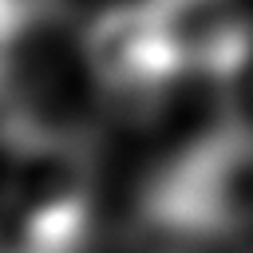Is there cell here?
<instances>
[{
  "instance_id": "obj_3",
  "label": "cell",
  "mask_w": 253,
  "mask_h": 253,
  "mask_svg": "<svg viewBox=\"0 0 253 253\" xmlns=\"http://www.w3.org/2000/svg\"><path fill=\"white\" fill-rule=\"evenodd\" d=\"M221 99V123L253 138V20H237L206 75Z\"/></svg>"
},
{
  "instance_id": "obj_2",
  "label": "cell",
  "mask_w": 253,
  "mask_h": 253,
  "mask_svg": "<svg viewBox=\"0 0 253 253\" xmlns=\"http://www.w3.org/2000/svg\"><path fill=\"white\" fill-rule=\"evenodd\" d=\"M138 221L170 245L253 237V138L221 123L170 154L138 190Z\"/></svg>"
},
{
  "instance_id": "obj_1",
  "label": "cell",
  "mask_w": 253,
  "mask_h": 253,
  "mask_svg": "<svg viewBox=\"0 0 253 253\" xmlns=\"http://www.w3.org/2000/svg\"><path fill=\"white\" fill-rule=\"evenodd\" d=\"M0 253H87L95 162L79 130L0 126Z\"/></svg>"
}]
</instances>
